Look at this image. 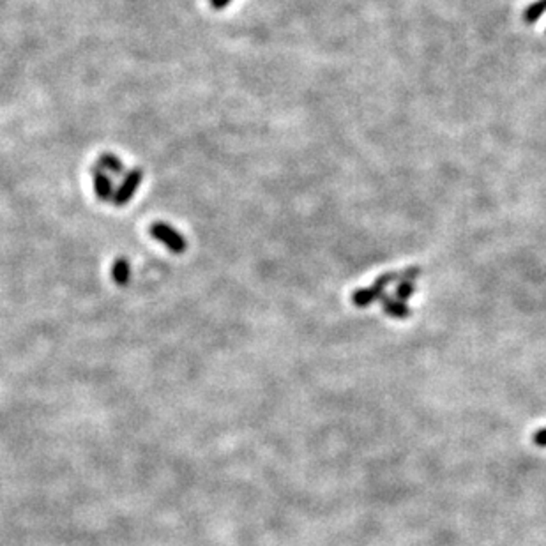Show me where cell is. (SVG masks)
Returning <instances> with one entry per match:
<instances>
[{
  "instance_id": "cell-1",
  "label": "cell",
  "mask_w": 546,
  "mask_h": 546,
  "mask_svg": "<svg viewBox=\"0 0 546 546\" xmlns=\"http://www.w3.org/2000/svg\"><path fill=\"white\" fill-rule=\"evenodd\" d=\"M149 234L156 239L158 242H161L163 246H166L172 253H184L187 248V241L180 232H177L172 225L165 223V221H154V223L149 227Z\"/></svg>"
},
{
  "instance_id": "cell-2",
  "label": "cell",
  "mask_w": 546,
  "mask_h": 546,
  "mask_svg": "<svg viewBox=\"0 0 546 546\" xmlns=\"http://www.w3.org/2000/svg\"><path fill=\"white\" fill-rule=\"evenodd\" d=\"M142 180H143V170L138 168V166H136V168H131L129 172H126L121 186H119L117 191H115V197H114L115 206L122 207L126 206V204L131 202V198L135 197L136 189L140 187Z\"/></svg>"
},
{
  "instance_id": "cell-3",
  "label": "cell",
  "mask_w": 546,
  "mask_h": 546,
  "mask_svg": "<svg viewBox=\"0 0 546 546\" xmlns=\"http://www.w3.org/2000/svg\"><path fill=\"white\" fill-rule=\"evenodd\" d=\"M92 180H94V193L99 200L103 202H114L115 189L114 182H112V177L108 175L105 170L99 168L98 165L92 168Z\"/></svg>"
},
{
  "instance_id": "cell-4",
  "label": "cell",
  "mask_w": 546,
  "mask_h": 546,
  "mask_svg": "<svg viewBox=\"0 0 546 546\" xmlns=\"http://www.w3.org/2000/svg\"><path fill=\"white\" fill-rule=\"evenodd\" d=\"M98 166L101 170H105L107 173H112V175H124V165H122V161L115 154H110V152H105V154L99 156Z\"/></svg>"
},
{
  "instance_id": "cell-5",
  "label": "cell",
  "mask_w": 546,
  "mask_h": 546,
  "mask_svg": "<svg viewBox=\"0 0 546 546\" xmlns=\"http://www.w3.org/2000/svg\"><path fill=\"white\" fill-rule=\"evenodd\" d=\"M129 276H131V265L126 258H117L112 265V278L119 286H126L129 283Z\"/></svg>"
},
{
  "instance_id": "cell-6",
  "label": "cell",
  "mask_w": 546,
  "mask_h": 546,
  "mask_svg": "<svg viewBox=\"0 0 546 546\" xmlns=\"http://www.w3.org/2000/svg\"><path fill=\"white\" fill-rule=\"evenodd\" d=\"M384 308H385V312L389 313V315L400 317V319H404V317L411 315V312H408V309L405 308V306L401 305V302H396V301H392V299H385V301H384Z\"/></svg>"
},
{
  "instance_id": "cell-7",
  "label": "cell",
  "mask_w": 546,
  "mask_h": 546,
  "mask_svg": "<svg viewBox=\"0 0 546 546\" xmlns=\"http://www.w3.org/2000/svg\"><path fill=\"white\" fill-rule=\"evenodd\" d=\"M532 442H534L538 448H546V428L535 432L534 435H532Z\"/></svg>"
},
{
  "instance_id": "cell-8",
  "label": "cell",
  "mask_w": 546,
  "mask_h": 546,
  "mask_svg": "<svg viewBox=\"0 0 546 546\" xmlns=\"http://www.w3.org/2000/svg\"><path fill=\"white\" fill-rule=\"evenodd\" d=\"M232 0H211V4H213L214 9H223L230 4Z\"/></svg>"
}]
</instances>
